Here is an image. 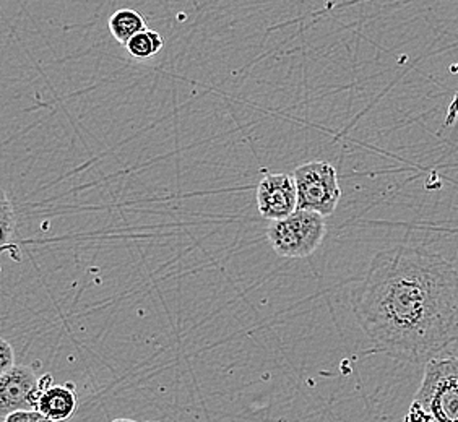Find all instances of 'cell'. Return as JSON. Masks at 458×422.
<instances>
[{"instance_id":"1","label":"cell","mask_w":458,"mask_h":422,"mask_svg":"<svg viewBox=\"0 0 458 422\" xmlns=\"http://www.w3.org/2000/svg\"><path fill=\"white\" fill-rule=\"evenodd\" d=\"M352 306L374 346L397 361L426 364L458 342V270L420 247L372 257Z\"/></svg>"},{"instance_id":"2","label":"cell","mask_w":458,"mask_h":422,"mask_svg":"<svg viewBox=\"0 0 458 422\" xmlns=\"http://www.w3.org/2000/svg\"><path fill=\"white\" fill-rule=\"evenodd\" d=\"M413 401L434 422H458V358L439 356L426 362Z\"/></svg>"},{"instance_id":"3","label":"cell","mask_w":458,"mask_h":422,"mask_svg":"<svg viewBox=\"0 0 458 422\" xmlns=\"http://www.w3.org/2000/svg\"><path fill=\"white\" fill-rule=\"evenodd\" d=\"M327 236L326 216L298 208L288 218L270 221L267 239L275 252L284 258L312 256Z\"/></svg>"},{"instance_id":"4","label":"cell","mask_w":458,"mask_h":422,"mask_svg":"<svg viewBox=\"0 0 458 422\" xmlns=\"http://www.w3.org/2000/svg\"><path fill=\"white\" fill-rule=\"evenodd\" d=\"M294 181L298 187V208L316 211L330 216L342 198L335 167L327 161H310L296 167Z\"/></svg>"},{"instance_id":"5","label":"cell","mask_w":458,"mask_h":422,"mask_svg":"<svg viewBox=\"0 0 458 422\" xmlns=\"http://www.w3.org/2000/svg\"><path fill=\"white\" fill-rule=\"evenodd\" d=\"M256 197L265 220H284L298 210V187L293 174H267L257 185Z\"/></svg>"},{"instance_id":"6","label":"cell","mask_w":458,"mask_h":422,"mask_svg":"<svg viewBox=\"0 0 458 422\" xmlns=\"http://www.w3.org/2000/svg\"><path fill=\"white\" fill-rule=\"evenodd\" d=\"M39 395V378L31 367L13 366L0 374V413L4 418L20 409L35 411Z\"/></svg>"},{"instance_id":"7","label":"cell","mask_w":458,"mask_h":422,"mask_svg":"<svg viewBox=\"0 0 458 422\" xmlns=\"http://www.w3.org/2000/svg\"><path fill=\"white\" fill-rule=\"evenodd\" d=\"M79 408V400L75 393V387L72 384L65 385H53L45 392H41L39 400L36 403V411L45 414L49 419L55 422H64L71 419Z\"/></svg>"},{"instance_id":"8","label":"cell","mask_w":458,"mask_h":422,"mask_svg":"<svg viewBox=\"0 0 458 422\" xmlns=\"http://www.w3.org/2000/svg\"><path fill=\"white\" fill-rule=\"evenodd\" d=\"M143 30H147V20L137 10H117L109 18V31L121 45H127L133 36L139 35Z\"/></svg>"},{"instance_id":"9","label":"cell","mask_w":458,"mask_h":422,"mask_svg":"<svg viewBox=\"0 0 458 422\" xmlns=\"http://www.w3.org/2000/svg\"><path fill=\"white\" fill-rule=\"evenodd\" d=\"M165 39L155 30H143L139 35L133 36L132 39L125 45L127 53L131 54L135 59H150L163 49Z\"/></svg>"},{"instance_id":"10","label":"cell","mask_w":458,"mask_h":422,"mask_svg":"<svg viewBox=\"0 0 458 422\" xmlns=\"http://www.w3.org/2000/svg\"><path fill=\"white\" fill-rule=\"evenodd\" d=\"M0 229H2V246L7 247L15 236L17 215L5 192L0 195Z\"/></svg>"},{"instance_id":"11","label":"cell","mask_w":458,"mask_h":422,"mask_svg":"<svg viewBox=\"0 0 458 422\" xmlns=\"http://www.w3.org/2000/svg\"><path fill=\"white\" fill-rule=\"evenodd\" d=\"M13 366H17L15 364V351L5 338H0V374L12 369Z\"/></svg>"},{"instance_id":"12","label":"cell","mask_w":458,"mask_h":422,"mask_svg":"<svg viewBox=\"0 0 458 422\" xmlns=\"http://www.w3.org/2000/svg\"><path fill=\"white\" fill-rule=\"evenodd\" d=\"M403 422H434L432 421L431 416L424 411L421 406L418 405V403H414L410 406V409H408V414L405 416V421Z\"/></svg>"},{"instance_id":"13","label":"cell","mask_w":458,"mask_h":422,"mask_svg":"<svg viewBox=\"0 0 458 422\" xmlns=\"http://www.w3.org/2000/svg\"><path fill=\"white\" fill-rule=\"evenodd\" d=\"M4 422H31V411L27 409L13 411L4 418Z\"/></svg>"},{"instance_id":"14","label":"cell","mask_w":458,"mask_h":422,"mask_svg":"<svg viewBox=\"0 0 458 422\" xmlns=\"http://www.w3.org/2000/svg\"><path fill=\"white\" fill-rule=\"evenodd\" d=\"M54 385V377L51 374H46L43 377H39V388L41 392H45L47 388H51Z\"/></svg>"},{"instance_id":"15","label":"cell","mask_w":458,"mask_h":422,"mask_svg":"<svg viewBox=\"0 0 458 422\" xmlns=\"http://www.w3.org/2000/svg\"><path fill=\"white\" fill-rule=\"evenodd\" d=\"M31 422H55L53 419H49L47 416H45L43 413H39V411H31Z\"/></svg>"},{"instance_id":"16","label":"cell","mask_w":458,"mask_h":422,"mask_svg":"<svg viewBox=\"0 0 458 422\" xmlns=\"http://www.w3.org/2000/svg\"><path fill=\"white\" fill-rule=\"evenodd\" d=\"M113 422H137L133 421V419H125V418H119V419H114Z\"/></svg>"},{"instance_id":"17","label":"cell","mask_w":458,"mask_h":422,"mask_svg":"<svg viewBox=\"0 0 458 422\" xmlns=\"http://www.w3.org/2000/svg\"><path fill=\"white\" fill-rule=\"evenodd\" d=\"M150 422H159V421H150Z\"/></svg>"}]
</instances>
